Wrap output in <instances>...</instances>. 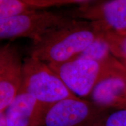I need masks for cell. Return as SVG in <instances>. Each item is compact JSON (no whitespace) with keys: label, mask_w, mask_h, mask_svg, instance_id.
<instances>
[{"label":"cell","mask_w":126,"mask_h":126,"mask_svg":"<svg viewBox=\"0 0 126 126\" xmlns=\"http://www.w3.org/2000/svg\"><path fill=\"white\" fill-rule=\"evenodd\" d=\"M74 94L84 96L95 86L100 75L99 61L74 59L57 64H47Z\"/></svg>","instance_id":"277c9868"},{"label":"cell","mask_w":126,"mask_h":126,"mask_svg":"<svg viewBox=\"0 0 126 126\" xmlns=\"http://www.w3.org/2000/svg\"><path fill=\"white\" fill-rule=\"evenodd\" d=\"M97 126H126V109L113 113Z\"/></svg>","instance_id":"4fadbf2b"},{"label":"cell","mask_w":126,"mask_h":126,"mask_svg":"<svg viewBox=\"0 0 126 126\" xmlns=\"http://www.w3.org/2000/svg\"><path fill=\"white\" fill-rule=\"evenodd\" d=\"M72 20L65 14L40 11L0 19V41L28 38L37 42L54 28Z\"/></svg>","instance_id":"3957f363"},{"label":"cell","mask_w":126,"mask_h":126,"mask_svg":"<svg viewBox=\"0 0 126 126\" xmlns=\"http://www.w3.org/2000/svg\"><path fill=\"white\" fill-rule=\"evenodd\" d=\"M21 61L18 50L10 44L0 45V77Z\"/></svg>","instance_id":"8fae6325"},{"label":"cell","mask_w":126,"mask_h":126,"mask_svg":"<svg viewBox=\"0 0 126 126\" xmlns=\"http://www.w3.org/2000/svg\"><path fill=\"white\" fill-rule=\"evenodd\" d=\"M20 89L48 105L77 98L48 64L29 56L22 62Z\"/></svg>","instance_id":"7a4b0ae2"},{"label":"cell","mask_w":126,"mask_h":126,"mask_svg":"<svg viewBox=\"0 0 126 126\" xmlns=\"http://www.w3.org/2000/svg\"><path fill=\"white\" fill-rule=\"evenodd\" d=\"M124 87V83L120 79H105L99 82L94 88L92 98L97 106L110 105L114 103Z\"/></svg>","instance_id":"9c48e42d"},{"label":"cell","mask_w":126,"mask_h":126,"mask_svg":"<svg viewBox=\"0 0 126 126\" xmlns=\"http://www.w3.org/2000/svg\"><path fill=\"white\" fill-rule=\"evenodd\" d=\"M108 50V44L102 39H96L74 59H86L99 62L106 56Z\"/></svg>","instance_id":"7c38bea8"},{"label":"cell","mask_w":126,"mask_h":126,"mask_svg":"<svg viewBox=\"0 0 126 126\" xmlns=\"http://www.w3.org/2000/svg\"><path fill=\"white\" fill-rule=\"evenodd\" d=\"M22 62L17 63L0 77V112L5 111L19 92Z\"/></svg>","instance_id":"ba28073f"},{"label":"cell","mask_w":126,"mask_h":126,"mask_svg":"<svg viewBox=\"0 0 126 126\" xmlns=\"http://www.w3.org/2000/svg\"><path fill=\"white\" fill-rule=\"evenodd\" d=\"M82 1L72 0H0V19L21 14L46 10L77 4Z\"/></svg>","instance_id":"52a82bcc"},{"label":"cell","mask_w":126,"mask_h":126,"mask_svg":"<svg viewBox=\"0 0 126 126\" xmlns=\"http://www.w3.org/2000/svg\"><path fill=\"white\" fill-rule=\"evenodd\" d=\"M53 105L42 103L20 89L5 110L7 126H42L47 111Z\"/></svg>","instance_id":"8992f818"},{"label":"cell","mask_w":126,"mask_h":126,"mask_svg":"<svg viewBox=\"0 0 126 126\" xmlns=\"http://www.w3.org/2000/svg\"><path fill=\"white\" fill-rule=\"evenodd\" d=\"M102 10L110 25L119 29L126 28V0L110 1L104 5Z\"/></svg>","instance_id":"30bf717a"},{"label":"cell","mask_w":126,"mask_h":126,"mask_svg":"<svg viewBox=\"0 0 126 126\" xmlns=\"http://www.w3.org/2000/svg\"><path fill=\"white\" fill-rule=\"evenodd\" d=\"M0 126H7L5 111L0 112Z\"/></svg>","instance_id":"5bb4252c"},{"label":"cell","mask_w":126,"mask_h":126,"mask_svg":"<svg viewBox=\"0 0 126 126\" xmlns=\"http://www.w3.org/2000/svg\"><path fill=\"white\" fill-rule=\"evenodd\" d=\"M97 116V109L86 102L67 99L51 106L42 126H93Z\"/></svg>","instance_id":"5b68a950"},{"label":"cell","mask_w":126,"mask_h":126,"mask_svg":"<svg viewBox=\"0 0 126 126\" xmlns=\"http://www.w3.org/2000/svg\"><path fill=\"white\" fill-rule=\"evenodd\" d=\"M122 48H123V50L124 53L126 54V39L124 41L123 43Z\"/></svg>","instance_id":"9a60e30c"},{"label":"cell","mask_w":126,"mask_h":126,"mask_svg":"<svg viewBox=\"0 0 126 126\" xmlns=\"http://www.w3.org/2000/svg\"><path fill=\"white\" fill-rule=\"evenodd\" d=\"M96 39L92 31L77 28L71 21L32 42L28 53L46 64L64 63L75 59Z\"/></svg>","instance_id":"6da1fadb"}]
</instances>
